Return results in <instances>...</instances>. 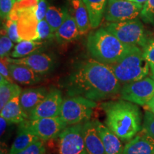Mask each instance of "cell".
Here are the masks:
<instances>
[{
    "mask_svg": "<svg viewBox=\"0 0 154 154\" xmlns=\"http://www.w3.org/2000/svg\"><path fill=\"white\" fill-rule=\"evenodd\" d=\"M121 87L109 65L94 59L79 63L66 82L69 96H82L96 102L119 95Z\"/></svg>",
    "mask_w": 154,
    "mask_h": 154,
    "instance_id": "cell-1",
    "label": "cell"
},
{
    "mask_svg": "<svg viewBox=\"0 0 154 154\" xmlns=\"http://www.w3.org/2000/svg\"><path fill=\"white\" fill-rule=\"evenodd\" d=\"M101 107L106 115L105 125L122 141L128 142L142 129L141 113L135 103L111 100L101 103Z\"/></svg>",
    "mask_w": 154,
    "mask_h": 154,
    "instance_id": "cell-2",
    "label": "cell"
},
{
    "mask_svg": "<svg viewBox=\"0 0 154 154\" xmlns=\"http://www.w3.org/2000/svg\"><path fill=\"white\" fill-rule=\"evenodd\" d=\"M133 47L122 43L105 29H99L88 36L87 49L92 59L107 65L121 59Z\"/></svg>",
    "mask_w": 154,
    "mask_h": 154,
    "instance_id": "cell-3",
    "label": "cell"
},
{
    "mask_svg": "<svg viewBox=\"0 0 154 154\" xmlns=\"http://www.w3.org/2000/svg\"><path fill=\"white\" fill-rule=\"evenodd\" d=\"M121 85L146 78L149 74L150 64L138 47L132 49L119 61L109 65Z\"/></svg>",
    "mask_w": 154,
    "mask_h": 154,
    "instance_id": "cell-4",
    "label": "cell"
},
{
    "mask_svg": "<svg viewBox=\"0 0 154 154\" xmlns=\"http://www.w3.org/2000/svg\"><path fill=\"white\" fill-rule=\"evenodd\" d=\"M97 103L82 96H69L63 99L59 116L67 124L73 126L89 121Z\"/></svg>",
    "mask_w": 154,
    "mask_h": 154,
    "instance_id": "cell-5",
    "label": "cell"
},
{
    "mask_svg": "<svg viewBox=\"0 0 154 154\" xmlns=\"http://www.w3.org/2000/svg\"><path fill=\"white\" fill-rule=\"evenodd\" d=\"M106 29L126 45L144 47L146 44L143 25L138 19L111 22Z\"/></svg>",
    "mask_w": 154,
    "mask_h": 154,
    "instance_id": "cell-6",
    "label": "cell"
},
{
    "mask_svg": "<svg viewBox=\"0 0 154 154\" xmlns=\"http://www.w3.org/2000/svg\"><path fill=\"white\" fill-rule=\"evenodd\" d=\"M19 126L32 133L44 141L57 138L68 126L60 116L33 120L27 119L19 124Z\"/></svg>",
    "mask_w": 154,
    "mask_h": 154,
    "instance_id": "cell-7",
    "label": "cell"
},
{
    "mask_svg": "<svg viewBox=\"0 0 154 154\" xmlns=\"http://www.w3.org/2000/svg\"><path fill=\"white\" fill-rule=\"evenodd\" d=\"M119 96L121 99L136 105L146 106L154 96V79L146 77L124 84L121 88Z\"/></svg>",
    "mask_w": 154,
    "mask_h": 154,
    "instance_id": "cell-8",
    "label": "cell"
},
{
    "mask_svg": "<svg viewBox=\"0 0 154 154\" xmlns=\"http://www.w3.org/2000/svg\"><path fill=\"white\" fill-rule=\"evenodd\" d=\"M83 124L68 126L57 138V154H87L82 133Z\"/></svg>",
    "mask_w": 154,
    "mask_h": 154,
    "instance_id": "cell-9",
    "label": "cell"
},
{
    "mask_svg": "<svg viewBox=\"0 0 154 154\" xmlns=\"http://www.w3.org/2000/svg\"><path fill=\"white\" fill-rule=\"evenodd\" d=\"M143 5L128 0H108L104 17L111 22H121L136 19Z\"/></svg>",
    "mask_w": 154,
    "mask_h": 154,
    "instance_id": "cell-10",
    "label": "cell"
},
{
    "mask_svg": "<svg viewBox=\"0 0 154 154\" xmlns=\"http://www.w3.org/2000/svg\"><path fill=\"white\" fill-rule=\"evenodd\" d=\"M63 101L61 91L57 88H52L48 92L45 99L34 109L29 119L33 120L59 116Z\"/></svg>",
    "mask_w": 154,
    "mask_h": 154,
    "instance_id": "cell-11",
    "label": "cell"
},
{
    "mask_svg": "<svg viewBox=\"0 0 154 154\" xmlns=\"http://www.w3.org/2000/svg\"><path fill=\"white\" fill-rule=\"evenodd\" d=\"M13 9L20 14L18 20V34L21 41H37L38 21L36 16V7L19 10Z\"/></svg>",
    "mask_w": 154,
    "mask_h": 154,
    "instance_id": "cell-12",
    "label": "cell"
},
{
    "mask_svg": "<svg viewBox=\"0 0 154 154\" xmlns=\"http://www.w3.org/2000/svg\"><path fill=\"white\" fill-rule=\"evenodd\" d=\"M7 58L9 63L24 65L40 75L49 74L54 66L53 58L45 53H34L21 59H13L9 57Z\"/></svg>",
    "mask_w": 154,
    "mask_h": 154,
    "instance_id": "cell-13",
    "label": "cell"
},
{
    "mask_svg": "<svg viewBox=\"0 0 154 154\" xmlns=\"http://www.w3.org/2000/svg\"><path fill=\"white\" fill-rule=\"evenodd\" d=\"M154 138L142 128L124 146L122 154H153Z\"/></svg>",
    "mask_w": 154,
    "mask_h": 154,
    "instance_id": "cell-14",
    "label": "cell"
},
{
    "mask_svg": "<svg viewBox=\"0 0 154 154\" xmlns=\"http://www.w3.org/2000/svg\"><path fill=\"white\" fill-rule=\"evenodd\" d=\"M82 133L87 154H106L94 120H89L83 124Z\"/></svg>",
    "mask_w": 154,
    "mask_h": 154,
    "instance_id": "cell-15",
    "label": "cell"
},
{
    "mask_svg": "<svg viewBox=\"0 0 154 154\" xmlns=\"http://www.w3.org/2000/svg\"><path fill=\"white\" fill-rule=\"evenodd\" d=\"M94 121L103 143L106 154H122L124 148L122 140L101 121L97 119Z\"/></svg>",
    "mask_w": 154,
    "mask_h": 154,
    "instance_id": "cell-16",
    "label": "cell"
},
{
    "mask_svg": "<svg viewBox=\"0 0 154 154\" xmlns=\"http://www.w3.org/2000/svg\"><path fill=\"white\" fill-rule=\"evenodd\" d=\"M49 91L44 87L29 88L23 90L19 96L20 104L28 116L45 99Z\"/></svg>",
    "mask_w": 154,
    "mask_h": 154,
    "instance_id": "cell-17",
    "label": "cell"
},
{
    "mask_svg": "<svg viewBox=\"0 0 154 154\" xmlns=\"http://www.w3.org/2000/svg\"><path fill=\"white\" fill-rule=\"evenodd\" d=\"M9 69L13 81L22 85H33L42 81V75L24 65L9 62Z\"/></svg>",
    "mask_w": 154,
    "mask_h": 154,
    "instance_id": "cell-18",
    "label": "cell"
},
{
    "mask_svg": "<svg viewBox=\"0 0 154 154\" xmlns=\"http://www.w3.org/2000/svg\"><path fill=\"white\" fill-rule=\"evenodd\" d=\"M19 96L20 95L15 96L1 109L0 116L5 118L10 124H20L29 119L28 115L20 104Z\"/></svg>",
    "mask_w": 154,
    "mask_h": 154,
    "instance_id": "cell-19",
    "label": "cell"
},
{
    "mask_svg": "<svg viewBox=\"0 0 154 154\" xmlns=\"http://www.w3.org/2000/svg\"><path fill=\"white\" fill-rule=\"evenodd\" d=\"M69 11L76 20L80 34H84L91 26L88 10L83 0H70Z\"/></svg>",
    "mask_w": 154,
    "mask_h": 154,
    "instance_id": "cell-20",
    "label": "cell"
},
{
    "mask_svg": "<svg viewBox=\"0 0 154 154\" xmlns=\"http://www.w3.org/2000/svg\"><path fill=\"white\" fill-rule=\"evenodd\" d=\"M80 35L76 20L70 13L55 33V37L59 44H66L76 39Z\"/></svg>",
    "mask_w": 154,
    "mask_h": 154,
    "instance_id": "cell-21",
    "label": "cell"
},
{
    "mask_svg": "<svg viewBox=\"0 0 154 154\" xmlns=\"http://www.w3.org/2000/svg\"><path fill=\"white\" fill-rule=\"evenodd\" d=\"M83 1L88 10L91 27H98L104 14L108 0H83Z\"/></svg>",
    "mask_w": 154,
    "mask_h": 154,
    "instance_id": "cell-22",
    "label": "cell"
},
{
    "mask_svg": "<svg viewBox=\"0 0 154 154\" xmlns=\"http://www.w3.org/2000/svg\"><path fill=\"white\" fill-rule=\"evenodd\" d=\"M38 140H39V138L37 136L23 127L19 126L17 136L9 149V154L18 153Z\"/></svg>",
    "mask_w": 154,
    "mask_h": 154,
    "instance_id": "cell-23",
    "label": "cell"
},
{
    "mask_svg": "<svg viewBox=\"0 0 154 154\" xmlns=\"http://www.w3.org/2000/svg\"><path fill=\"white\" fill-rule=\"evenodd\" d=\"M22 91L19 85L14 82H9L0 76V110L13 98L20 95Z\"/></svg>",
    "mask_w": 154,
    "mask_h": 154,
    "instance_id": "cell-24",
    "label": "cell"
},
{
    "mask_svg": "<svg viewBox=\"0 0 154 154\" xmlns=\"http://www.w3.org/2000/svg\"><path fill=\"white\" fill-rule=\"evenodd\" d=\"M43 47V43L38 41H22L19 42L14 47V49L11 54V58L21 59L34 53L40 52Z\"/></svg>",
    "mask_w": 154,
    "mask_h": 154,
    "instance_id": "cell-25",
    "label": "cell"
},
{
    "mask_svg": "<svg viewBox=\"0 0 154 154\" xmlns=\"http://www.w3.org/2000/svg\"><path fill=\"white\" fill-rule=\"evenodd\" d=\"M69 11L68 9L57 7L54 6H50L48 8L45 17V20L51 26L54 33L58 30V29L63 24L65 19L68 16Z\"/></svg>",
    "mask_w": 154,
    "mask_h": 154,
    "instance_id": "cell-26",
    "label": "cell"
},
{
    "mask_svg": "<svg viewBox=\"0 0 154 154\" xmlns=\"http://www.w3.org/2000/svg\"><path fill=\"white\" fill-rule=\"evenodd\" d=\"M37 35V41L42 42L53 38L55 36V34L53 32L51 26L47 22V21L43 19L38 23Z\"/></svg>",
    "mask_w": 154,
    "mask_h": 154,
    "instance_id": "cell-27",
    "label": "cell"
},
{
    "mask_svg": "<svg viewBox=\"0 0 154 154\" xmlns=\"http://www.w3.org/2000/svg\"><path fill=\"white\" fill-rule=\"evenodd\" d=\"M13 42L7 35V31L4 27L1 30V37H0V57L1 58L8 57L11 49L13 47Z\"/></svg>",
    "mask_w": 154,
    "mask_h": 154,
    "instance_id": "cell-28",
    "label": "cell"
},
{
    "mask_svg": "<svg viewBox=\"0 0 154 154\" xmlns=\"http://www.w3.org/2000/svg\"><path fill=\"white\" fill-rule=\"evenodd\" d=\"M140 17L145 22L154 25V0H147L144 4Z\"/></svg>",
    "mask_w": 154,
    "mask_h": 154,
    "instance_id": "cell-29",
    "label": "cell"
},
{
    "mask_svg": "<svg viewBox=\"0 0 154 154\" xmlns=\"http://www.w3.org/2000/svg\"><path fill=\"white\" fill-rule=\"evenodd\" d=\"M4 27L7 31V35L13 42H20V38H19L18 34V22L12 19H7Z\"/></svg>",
    "mask_w": 154,
    "mask_h": 154,
    "instance_id": "cell-30",
    "label": "cell"
},
{
    "mask_svg": "<svg viewBox=\"0 0 154 154\" xmlns=\"http://www.w3.org/2000/svg\"><path fill=\"white\" fill-rule=\"evenodd\" d=\"M45 141L38 140L30 145L29 147L17 154H47Z\"/></svg>",
    "mask_w": 154,
    "mask_h": 154,
    "instance_id": "cell-31",
    "label": "cell"
},
{
    "mask_svg": "<svg viewBox=\"0 0 154 154\" xmlns=\"http://www.w3.org/2000/svg\"><path fill=\"white\" fill-rule=\"evenodd\" d=\"M142 128L154 138V114L151 111L146 110L145 112Z\"/></svg>",
    "mask_w": 154,
    "mask_h": 154,
    "instance_id": "cell-32",
    "label": "cell"
},
{
    "mask_svg": "<svg viewBox=\"0 0 154 154\" xmlns=\"http://www.w3.org/2000/svg\"><path fill=\"white\" fill-rule=\"evenodd\" d=\"M17 0H0V14L2 19H7Z\"/></svg>",
    "mask_w": 154,
    "mask_h": 154,
    "instance_id": "cell-33",
    "label": "cell"
},
{
    "mask_svg": "<svg viewBox=\"0 0 154 154\" xmlns=\"http://www.w3.org/2000/svg\"><path fill=\"white\" fill-rule=\"evenodd\" d=\"M8 57L1 58L0 61V76H3L6 80L9 82H14L12 78H11L10 72L9 69V61Z\"/></svg>",
    "mask_w": 154,
    "mask_h": 154,
    "instance_id": "cell-34",
    "label": "cell"
},
{
    "mask_svg": "<svg viewBox=\"0 0 154 154\" xmlns=\"http://www.w3.org/2000/svg\"><path fill=\"white\" fill-rule=\"evenodd\" d=\"M143 57L149 64L154 65V40L146 44L143 47Z\"/></svg>",
    "mask_w": 154,
    "mask_h": 154,
    "instance_id": "cell-35",
    "label": "cell"
},
{
    "mask_svg": "<svg viewBox=\"0 0 154 154\" xmlns=\"http://www.w3.org/2000/svg\"><path fill=\"white\" fill-rule=\"evenodd\" d=\"M48 5L46 0H39L36 9V16L38 22L45 19L46 14L48 10Z\"/></svg>",
    "mask_w": 154,
    "mask_h": 154,
    "instance_id": "cell-36",
    "label": "cell"
},
{
    "mask_svg": "<svg viewBox=\"0 0 154 154\" xmlns=\"http://www.w3.org/2000/svg\"><path fill=\"white\" fill-rule=\"evenodd\" d=\"M10 124V123H9L8 121L5 118H3V117H0V125H1V130H0V133H1V136H2L5 133V131L7 129V126Z\"/></svg>",
    "mask_w": 154,
    "mask_h": 154,
    "instance_id": "cell-37",
    "label": "cell"
},
{
    "mask_svg": "<svg viewBox=\"0 0 154 154\" xmlns=\"http://www.w3.org/2000/svg\"><path fill=\"white\" fill-rule=\"evenodd\" d=\"M146 110L151 111V113H153L154 114V96L151 99V101L146 104Z\"/></svg>",
    "mask_w": 154,
    "mask_h": 154,
    "instance_id": "cell-38",
    "label": "cell"
},
{
    "mask_svg": "<svg viewBox=\"0 0 154 154\" xmlns=\"http://www.w3.org/2000/svg\"><path fill=\"white\" fill-rule=\"evenodd\" d=\"M128 1H131V2H134L140 4V5H143V4H145L147 0H128Z\"/></svg>",
    "mask_w": 154,
    "mask_h": 154,
    "instance_id": "cell-39",
    "label": "cell"
},
{
    "mask_svg": "<svg viewBox=\"0 0 154 154\" xmlns=\"http://www.w3.org/2000/svg\"><path fill=\"white\" fill-rule=\"evenodd\" d=\"M150 69H151V70L152 77H153V79H154V65H153V64L150 65Z\"/></svg>",
    "mask_w": 154,
    "mask_h": 154,
    "instance_id": "cell-40",
    "label": "cell"
},
{
    "mask_svg": "<svg viewBox=\"0 0 154 154\" xmlns=\"http://www.w3.org/2000/svg\"><path fill=\"white\" fill-rule=\"evenodd\" d=\"M0 154H9V153H7V152H6L5 149H1V153H0Z\"/></svg>",
    "mask_w": 154,
    "mask_h": 154,
    "instance_id": "cell-41",
    "label": "cell"
},
{
    "mask_svg": "<svg viewBox=\"0 0 154 154\" xmlns=\"http://www.w3.org/2000/svg\"><path fill=\"white\" fill-rule=\"evenodd\" d=\"M19 1H21V0H17V2H19ZM38 1H39V0H38Z\"/></svg>",
    "mask_w": 154,
    "mask_h": 154,
    "instance_id": "cell-42",
    "label": "cell"
},
{
    "mask_svg": "<svg viewBox=\"0 0 154 154\" xmlns=\"http://www.w3.org/2000/svg\"><path fill=\"white\" fill-rule=\"evenodd\" d=\"M153 154H154V153H153Z\"/></svg>",
    "mask_w": 154,
    "mask_h": 154,
    "instance_id": "cell-43",
    "label": "cell"
}]
</instances>
